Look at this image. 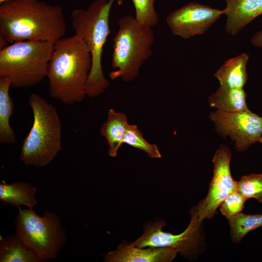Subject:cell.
<instances>
[{
  "mask_svg": "<svg viewBox=\"0 0 262 262\" xmlns=\"http://www.w3.org/2000/svg\"><path fill=\"white\" fill-rule=\"evenodd\" d=\"M249 55L243 53L226 60L214 73L221 87L227 88H243L247 80L246 65Z\"/></svg>",
  "mask_w": 262,
  "mask_h": 262,
  "instance_id": "5bb4252c",
  "label": "cell"
},
{
  "mask_svg": "<svg viewBox=\"0 0 262 262\" xmlns=\"http://www.w3.org/2000/svg\"><path fill=\"white\" fill-rule=\"evenodd\" d=\"M251 42L256 47H262V30L257 32L253 35Z\"/></svg>",
  "mask_w": 262,
  "mask_h": 262,
  "instance_id": "d4e9b609",
  "label": "cell"
},
{
  "mask_svg": "<svg viewBox=\"0 0 262 262\" xmlns=\"http://www.w3.org/2000/svg\"><path fill=\"white\" fill-rule=\"evenodd\" d=\"M165 224L164 221H158L147 225L142 235L131 244L139 248L169 247L184 255L192 254L197 248L200 241L201 222L197 219L196 209L191 213L189 224L181 233L173 234L164 231L162 228Z\"/></svg>",
  "mask_w": 262,
  "mask_h": 262,
  "instance_id": "30bf717a",
  "label": "cell"
},
{
  "mask_svg": "<svg viewBox=\"0 0 262 262\" xmlns=\"http://www.w3.org/2000/svg\"><path fill=\"white\" fill-rule=\"evenodd\" d=\"M209 117L217 132L224 138L230 136L239 152L258 142L262 135V117L249 109L234 112L217 110Z\"/></svg>",
  "mask_w": 262,
  "mask_h": 262,
  "instance_id": "ba28073f",
  "label": "cell"
},
{
  "mask_svg": "<svg viewBox=\"0 0 262 262\" xmlns=\"http://www.w3.org/2000/svg\"><path fill=\"white\" fill-rule=\"evenodd\" d=\"M129 124L127 115L123 113L110 109L107 118L100 129V134L104 137L109 146V156H116L120 147L123 144L125 134Z\"/></svg>",
  "mask_w": 262,
  "mask_h": 262,
  "instance_id": "9a60e30c",
  "label": "cell"
},
{
  "mask_svg": "<svg viewBox=\"0 0 262 262\" xmlns=\"http://www.w3.org/2000/svg\"><path fill=\"white\" fill-rule=\"evenodd\" d=\"M0 262H38L37 257L20 242L16 234L0 237Z\"/></svg>",
  "mask_w": 262,
  "mask_h": 262,
  "instance_id": "d6986e66",
  "label": "cell"
},
{
  "mask_svg": "<svg viewBox=\"0 0 262 262\" xmlns=\"http://www.w3.org/2000/svg\"><path fill=\"white\" fill-rule=\"evenodd\" d=\"M246 94L243 89L227 88L220 86L208 99L210 106L227 112L246 111Z\"/></svg>",
  "mask_w": 262,
  "mask_h": 262,
  "instance_id": "ac0fdd59",
  "label": "cell"
},
{
  "mask_svg": "<svg viewBox=\"0 0 262 262\" xmlns=\"http://www.w3.org/2000/svg\"><path fill=\"white\" fill-rule=\"evenodd\" d=\"M178 252V250L165 247L139 248L124 242L106 254L104 260L106 262H170Z\"/></svg>",
  "mask_w": 262,
  "mask_h": 262,
  "instance_id": "7c38bea8",
  "label": "cell"
},
{
  "mask_svg": "<svg viewBox=\"0 0 262 262\" xmlns=\"http://www.w3.org/2000/svg\"><path fill=\"white\" fill-rule=\"evenodd\" d=\"M7 0H0V4L2 3V2H4L5 1H6Z\"/></svg>",
  "mask_w": 262,
  "mask_h": 262,
  "instance_id": "4316f807",
  "label": "cell"
},
{
  "mask_svg": "<svg viewBox=\"0 0 262 262\" xmlns=\"http://www.w3.org/2000/svg\"><path fill=\"white\" fill-rule=\"evenodd\" d=\"M236 190L246 199L255 198L262 203V173L244 176L236 181Z\"/></svg>",
  "mask_w": 262,
  "mask_h": 262,
  "instance_id": "7402d4cb",
  "label": "cell"
},
{
  "mask_svg": "<svg viewBox=\"0 0 262 262\" xmlns=\"http://www.w3.org/2000/svg\"><path fill=\"white\" fill-rule=\"evenodd\" d=\"M15 220L16 235L22 244L39 262L54 258L65 244L66 236L60 218L45 210L43 216L32 208L21 209Z\"/></svg>",
  "mask_w": 262,
  "mask_h": 262,
  "instance_id": "52a82bcc",
  "label": "cell"
},
{
  "mask_svg": "<svg viewBox=\"0 0 262 262\" xmlns=\"http://www.w3.org/2000/svg\"><path fill=\"white\" fill-rule=\"evenodd\" d=\"M223 9L227 16L225 29L232 35L237 34L257 16L262 14V0H225Z\"/></svg>",
  "mask_w": 262,
  "mask_h": 262,
  "instance_id": "4fadbf2b",
  "label": "cell"
},
{
  "mask_svg": "<svg viewBox=\"0 0 262 262\" xmlns=\"http://www.w3.org/2000/svg\"><path fill=\"white\" fill-rule=\"evenodd\" d=\"M118 29L113 38L111 66L112 80L118 78L125 82L135 79L142 65L152 55L155 42L152 27L127 15L118 21Z\"/></svg>",
  "mask_w": 262,
  "mask_h": 262,
  "instance_id": "5b68a950",
  "label": "cell"
},
{
  "mask_svg": "<svg viewBox=\"0 0 262 262\" xmlns=\"http://www.w3.org/2000/svg\"><path fill=\"white\" fill-rule=\"evenodd\" d=\"M92 63L89 48L79 35L55 42L47 73L51 97L67 105L82 101Z\"/></svg>",
  "mask_w": 262,
  "mask_h": 262,
  "instance_id": "7a4b0ae2",
  "label": "cell"
},
{
  "mask_svg": "<svg viewBox=\"0 0 262 262\" xmlns=\"http://www.w3.org/2000/svg\"><path fill=\"white\" fill-rule=\"evenodd\" d=\"M63 8L41 0H7L0 4V40L55 43L64 37Z\"/></svg>",
  "mask_w": 262,
  "mask_h": 262,
  "instance_id": "6da1fadb",
  "label": "cell"
},
{
  "mask_svg": "<svg viewBox=\"0 0 262 262\" xmlns=\"http://www.w3.org/2000/svg\"><path fill=\"white\" fill-rule=\"evenodd\" d=\"M54 44L23 41L0 49V77L8 78L14 88H26L39 84L47 77Z\"/></svg>",
  "mask_w": 262,
  "mask_h": 262,
  "instance_id": "8992f818",
  "label": "cell"
},
{
  "mask_svg": "<svg viewBox=\"0 0 262 262\" xmlns=\"http://www.w3.org/2000/svg\"><path fill=\"white\" fill-rule=\"evenodd\" d=\"M247 200L237 191L229 195L222 203L220 207L221 213L228 220L241 213Z\"/></svg>",
  "mask_w": 262,
  "mask_h": 262,
  "instance_id": "cb8c5ba5",
  "label": "cell"
},
{
  "mask_svg": "<svg viewBox=\"0 0 262 262\" xmlns=\"http://www.w3.org/2000/svg\"><path fill=\"white\" fill-rule=\"evenodd\" d=\"M11 81L7 77H0V143L14 144L16 136L10 125V118L14 110V104L9 95Z\"/></svg>",
  "mask_w": 262,
  "mask_h": 262,
  "instance_id": "e0dca14e",
  "label": "cell"
},
{
  "mask_svg": "<svg viewBox=\"0 0 262 262\" xmlns=\"http://www.w3.org/2000/svg\"><path fill=\"white\" fill-rule=\"evenodd\" d=\"M258 142H260L262 144V136L261 137V138H260Z\"/></svg>",
  "mask_w": 262,
  "mask_h": 262,
  "instance_id": "484cf974",
  "label": "cell"
},
{
  "mask_svg": "<svg viewBox=\"0 0 262 262\" xmlns=\"http://www.w3.org/2000/svg\"><path fill=\"white\" fill-rule=\"evenodd\" d=\"M123 143L145 151L151 158H159L162 156L158 146L147 142L136 125L129 124Z\"/></svg>",
  "mask_w": 262,
  "mask_h": 262,
  "instance_id": "44dd1931",
  "label": "cell"
},
{
  "mask_svg": "<svg viewBox=\"0 0 262 262\" xmlns=\"http://www.w3.org/2000/svg\"><path fill=\"white\" fill-rule=\"evenodd\" d=\"M33 122L21 147L20 158L27 165L44 167L62 148V123L56 109L35 93L29 98Z\"/></svg>",
  "mask_w": 262,
  "mask_h": 262,
  "instance_id": "277c9868",
  "label": "cell"
},
{
  "mask_svg": "<svg viewBox=\"0 0 262 262\" xmlns=\"http://www.w3.org/2000/svg\"><path fill=\"white\" fill-rule=\"evenodd\" d=\"M135 9L136 19L141 23L153 27L159 21L155 10V0H131Z\"/></svg>",
  "mask_w": 262,
  "mask_h": 262,
  "instance_id": "603a6c76",
  "label": "cell"
},
{
  "mask_svg": "<svg viewBox=\"0 0 262 262\" xmlns=\"http://www.w3.org/2000/svg\"><path fill=\"white\" fill-rule=\"evenodd\" d=\"M232 154L228 147L221 146L213 159V175L206 197L199 202L196 211L198 221L210 219L231 193L237 191L236 181L231 175L230 162Z\"/></svg>",
  "mask_w": 262,
  "mask_h": 262,
  "instance_id": "9c48e42d",
  "label": "cell"
},
{
  "mask_svg": "<svg viewBox=\"0 0 262 262\" xmlns=\"http://www.w3.org/2000/svg\"><path fill=\"white\" fill-rule=\"evenodd\" d=\"M232 242L237 243L250 231L262 227V214L240 213L229 219Z\"/></svg>",
  "mask_w": 262,
  "mask_h": 262,
  "instance_id": "ffe728a7",
  "label": "cell"
},
{
  "mask_svg": "<svg viewBox=\"0 0 262 262\" xmlns=\"http://www.w3.org/2000/svg\"><path fill=\"white\" fill-rule=\"evenodd\" d=\"M37 188L28 182H16L0 184V200L4 203L17 207L20 205L33 208L37 204Z\"/></svg>",
  "mask_w": 262,
  "mask_h": 262,
  "instance_id": "2e32d148",
  "label": "cell"
},
{
  "mask_svg": "<svg viewBox=\"0 0 262 262\" xmlns=\"http://www.w3.org/2000/svg\"><path fill=\"white\" fill-rule=\"evenodd\" d=\"M223 14L224 10L190 2L170 13L166 22L174 35L187 39L203 34Z\"/></svg>",
  "mask_w": 262,
  "mask_h": 262,
  "instance_id": "8fae6325",
  "label": "cell"
},
{
  "mask_svg": "<svg viewBox=\"0 0 262 262\" xmlns=\"http://www.w3.org/2000/svg\"><path fill=\"white\" fill-rule=\"evenodd\" d=\"M115 1L95 0L86 9H76L71 13L75 33L85 42L92 56V67L86 86V96L90 98L101 95L109 85L101 60L104 46L111 33L109 17Z\"/></svg>",
  "mask_w": 262,
  "mask_h": 262,
  "instance_id": "3957f363",
  "label": "cell"
}]
</instances>
